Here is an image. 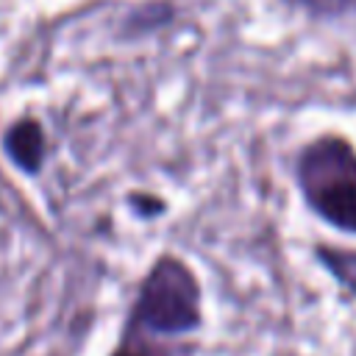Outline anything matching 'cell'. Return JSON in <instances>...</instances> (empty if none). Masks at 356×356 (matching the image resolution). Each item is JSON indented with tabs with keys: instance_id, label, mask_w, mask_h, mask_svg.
Returning a JSON list of instances; mask_svg holds the SVG:
<instances>
[{
	"instance_id": "5",
	"label": "cell",
	"mask_w": 356,
	"mask_h": 356,
	"mask_svg": "<svg viewBox=\"0 0 356 356\" xmlns=\"http://www.w3.org/2000/svg\"><path fill=\"white\" fill-rule=\"evenodd\" d=\"M306 6H314V8H342L348 0H300Z\"/></svg>"
},
{
	"instance_id": "1",
	"label": "cell",
	"mask_w": 356,
	"mask_h": 356,
	"mask_svg": "<svg viewBox=\"0 0 356 356\" xmlns=\"http://www.w3.org/2000/svg\"><path fill=\"white\" fill-rule=\"evenodd\" d=\"M298 181L306 203L325 222L356 234V150L348 139L312 142L300 156Z\"/></svg>"
},
{
	"instance_id": "2",
	"label": "cell",
	"mask_w": 356,
	"mask_h": 356,
	"mask_svg": "<svg viewBox=\"0 0 356 356\" xmlns=\"http://www.w3.org/2000/svg\"><path fill=\"white\" fill-rule=\"evenodd\" d=\"M134 323L153 334H184L200 323V289L184 261L172 256L156 261L142 284Z\"/></svg>"
},
{
	"instance_id": "4",
	"label": "cell",
	"mask_w": 356,
	"mask_h": 356,
	"mask_svg": "<svg viewBox=\"0 0 356 356\" xmlns=\"http://www.w3.org/2000/svg\"><path fill=\"white\" fill-rule=\"evenodd\" d=\"M320 261L356 295V250H334L320 248Z\"/></svg>"
},
{
	"instance_id": "3",
	"label": "cell",
	"mask_w": 356,
	"mask_h": 356,
	"mask_svg": "<svg viewBox=\"0 0 356 356\" xmlns=\"http://www.w3.org/2000/svg\"><path fill=\"white\" fill-rule=\"evenodd\" d=\"M6 147H8V156L11 161L25 170V172H36L42 159H44V134L39 128L36 120H22L17 122L8 136H6Z\"/></svg>"
},
{
	"instance_id": "6",
	"label": "cell",
	"mask_w": 356,
	"mask_h": 356,
	"mask_svg": "<svg viewBox=\"0 0 356 356\" xmlns=\"http://www.w3.org/2000/svg\"><path fill=\"white\" fill-rule=\"evenodd\" d=\"M114 356H142V353H136V350H131V348H120Z\"/></svg>"
}]
</instances>
